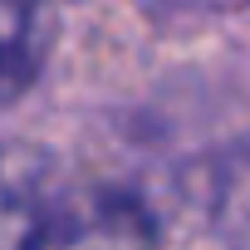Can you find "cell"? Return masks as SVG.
Returning <instances> with one entry per match:
<instances>
[{
  "label": "cell",
  "mask_w": 250,
  "mask_h": 250,
  "mask_svg": "<svg viewBox=\"0 0 250 250\" xmlns=\"http://www.w3.org/2000/svg\"><path fill=\"white\" fill-rule=\"evenodd\" d=\"M59 201L64 191L49 152L0 143V245H49Z\"/></svg>",
  "instance_id": "1"
},
{
  "label": "cell",
  "mask_w": 250,
  "mask_h": 250,
  "mask_svg": "<svg viewBox=\"0 0 250 250\" xmlns=\"http://www.w3.org/2000/svg\"><path fill=\"white\" fill-rule=\"evenodd\" d=\"M49 35V0H0V108H10L40 79Z\"/></svg>",
  "instance_id": "2"
},
{
  "label": "cell",
  "mask_w": 250,
  "mask_h": 250,
  "mask_svg": "<svg viewBox=\"0 0 250 250\" xmlns=\"http://www.w3.org/2000/svg\"><path fill=\"white\" fill-rule=\"evenodd\" d=\"M216 226L230 240H250V143L235 147L216 172Z\"/></svg>",
  "instance_id": "3"
}]
</instances>
